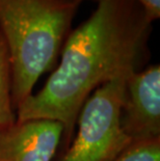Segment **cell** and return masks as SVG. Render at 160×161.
Listing matches in <instances>:
<instances>
[{"instance_id": "cell-5", "label": "cell", "mask_w": 160, "mask_h": 161, "mask_svg": "<svg viewBox=\"0 0 160 161\" xmlns=\"http://www.w3.org/2000/svg\"><path fill=\"white\" fill-rule=\"evenodd\" d=\"M63 135L62 123L52 119L16 121L0 127V161H51Z\"/></svg>"}, {"instance_id": "cell-6", "label": "cell", "mask_w": 160, "mask_h": 161, "mask_svg": "<svg viewBox=\"0 0 160 161\" xmlns=\"http://www.w3.org/2000/svg\"><path fill=\"white\" fill-rule=\"evenodd\" d=\"M17 121L12 102V70L8 46L0 32V127Z\"/></svg>"}, {"instance_id": "cell-7", "label": "cell", "mask_w": 160, "mask_h": 161, "mask_svg": "<svg viewBox=\"0 0 160 161\" xmlns=\"http://www.w3.org/2000/svg\"><path fill=\"white\" fill-rule=\"evenodd\" d=\"M112 161H160V138L130 142Z\"/></svg>"}, {"instance_id": "cell-4", "label": "cell", "mask_w": 160, "mask_h": 161, "mask_svg": "<svg viewBox=\"0 0 160 161\" xmlns=\"http://www.w3.org/2000/svg\"><path fill=\"white\" fill-rule=\"evenodd\" d=\"M121 128L130 142L160 138V67L153 64L126 78Z\"/></svg>"}, {"instance_id": "cell-8", "label": "cell", "mask_w": 160, "mask_h": 161, "mask_svg": "<svg viewBox=\"0 0 160 161\" xmlns=\"http://www.w3.org/2000/svg\"><path fill=\"white\" fill-rule=\"evenodd\" d=\"M99 1V0H98ZM144 6L150 20L153 22L160 17V0H136ZM98 3V2H97Z\"/></svg>"}, {"instance_id": "cell-2", "label": "cell", "mask_w": 160, "mask_h": 161, "mask_svg": "<svg viewBox=\"0 0 160 161\" xmlns=\"http://www.w3.org/2000/svg\"><path fill=\"white\" fill-rule=\"evenodd\" d=\"M78 6L55 0H0V32L12 70V102L17 109L43 74L55 69Z\"/></svg>"}, {"instance_id": "cell-3", "label": "cell", "mask_w": 160, "mask_h": 161, "mask_svg": "<svg viewBox=\"0 0 160 161\" xmlns=\"http://www.w3.org/2000/svg\"><path fill=\"white\" fill-rule=\"evenodd\" d=\"M127 77L101 85L87 98L76 121L77 134L59 161H112L130 143L121 128Z\"/></svg>"}, {"instance_id": "cell-9", "label": "cell", "mask_w": 160, "mask_h": 161, "mask_svg": "<svg viewBox=\"0 0 160 161\" xmlns=\"http://www.w3.org/2000/svg\"><path fill=\"white\" fill-rule=\"evenodd\" d=\"M56 2L60 3V4H64V5H74V6H78L81 4L82 2L86 1V0H55ZM91 1H95L98 2V0H91Z\"/></svg>"}, {"instance_id": "cell-1", "label": "cell", "mask_w": 160, "mask_h": 161, "mask_svg": "<svg viewBox=\"0 0 160 161\" xmlns=\"http://www.w3.org/2000/svg\"><path fill=\"white\" fill-rule=\"evenodd\" d=\"M151 31L152 21L138 1L99 0L95 12L69 33L59 63L42 90L17 108V121L62 123L67 149L79 111L93 92L146 67Z\"/></svg>"}]
</instances>
